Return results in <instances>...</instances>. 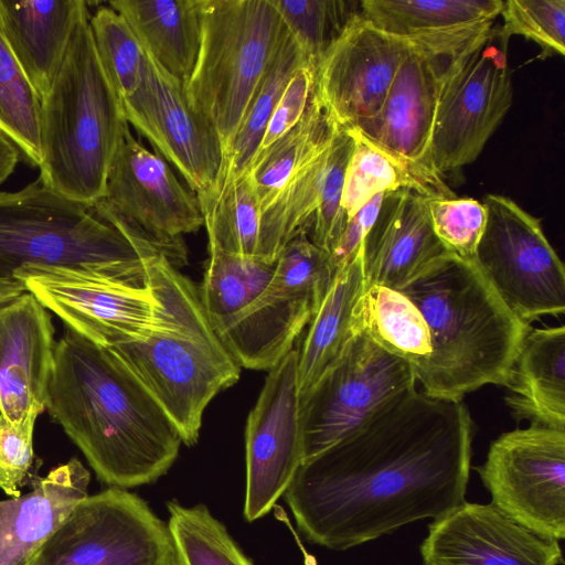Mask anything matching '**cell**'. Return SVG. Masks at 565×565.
<instances>
[{
    "label": "cell",
    "mask_w": 565,
    "mask_h": 565,
    "mask_svg": "<svg viewBox=\"0 0 565 565\" xmlns=\"http://www.w3.org/2000/svg\"><path fill=\"white\" fill-rule=\"evenodd\" d=\"M471 441L461 401L415 388L303 461L282 497L307 541L344 551L463 503Z\"/></svg>",
    "instance_id": "obj_1"
},
{
    "label": "cell",
    "mask_w": 565,
    "mask_h": 565,
    "mask_svg": "<svg viewBox=\"0 0 565 565\" xmlns=\"http://www.w3.org/2000/svg\"><path fill=\"white\" fill-rule=\"evenodd\" d=\"M46 409L110 487L152 483L183 444L170 416L116 352L67 327L55 344Z\"/></svg>",
    "instance_id": "obj_2"
},
{
    "label": "cell",
    "mask_w": 565,
    "mask_h": 565,
    "mask_svg": "<svg viewBox=\"0 0 565 565\" xmlns=\"http://www.w3.org/2000/svg\"><path fill=\"white\" fill-rule=\"evenodd\" d=\"M399 291L428 327L430 355L417 376L426 395L462 401L481 386L504 385L531 327L475 263L448 253Z\"/></svg>",
    "instance_id": "obj_3"
},
{
    "label": "cell",
    "mask_w": 565,
    "mask_h": 565,
    "mask_svg": "<svg viewBox=\"0 0 565 565\" xmlns=\"http://www.w3.org/2000/svg\"><path fill=\"white\" fill-rule=\"evenodd\" d=\"M157 315L141 335L110 347L194 445L212 398L235 384L241 366L215 334L199 290L164 254L147 264Z\"/></svg>",
    "instance_id": "obj_4"
},
{
    "label": "cell",
    "mask_w": 565,
    "mask_h": 565,
    "mask_svg": "<svg viewBox=\"0 0 565 565\" xmlns=\"http://www.w3.org/2000/svg\"><path fill=\"white\" fill-rule=\"evenodd\" d=\"M89 12L41 99L38 180L63 198L93 207L128 122L95 47Z\"/></svg>",
    "instance_id": "obj_5"
},
{
    "label": "cell",
    "mask_w": 565,
    "mask_h": 565,
    "mask_svg": "<svg viewBox=\"0 0 565 565\" xmlns=\"http://www.w3.org/2000/svg\"><path fill=\"white\" fill-rule=\"evenodd\" d=\"M163 254L147 239L100 217L35 180L0 191V278L28 264L128 269Z\"/></svg>",
    "instance_id": "obj_6"
},
{
    "label": "cell",
    "mask_w": 565,
    "mask_h": 565,
    "mask_svg": "<svg viewBox=\"0 0 565 565\" xmlns=\"http://www.w3.org/2000/svg\"><path fill=\"white\" fill-rule=\"evenodd\" d=\"M199 10L200 49L183 92L224 159L287 26L271 0H199Z\"/></svg>",
    "instance_id": "obj_7"
},
{
    "label": "cell",
    "mask_w": 565,
    "mask_h": 565,
    "mask_svg": "<svg viewBox=\"0 0 565 565\" xmlns=\"http://www.w3.org/2000/svg\"><path fill=\"white\" fill-rule=\"evenodd\" d=\"M199 296L215 334L239 366L270 370L318 308L274 278L275 263L209 249Z\"/></svg>",
    "instance_id": "obj_8"
},
{
    "label": "cell",
    "mask_w": 565,
    "mask_h": 565,
    "mask_svg": "<svg viewBox=\"0 0 565 565\" xmlns=\"http://www.w3.org/2000/svg\"><path fill=\"white\" fill-rule=\"evenodd\" d=\"M148 262L118 270L28 264L13 278L65 327L110 348L141 335L154 321Z\"/></svg>",
    "instance_id": "obj_9"
},
{
    "label": "cell",
    "mask_w": 565,
    "mask_h": 565,
    "mask_svg": "<svg viewBox=\"0 0 565 565\" xmlns=\"http://www.w3.org/2000/svg\"><path fill=\"white\" fill-rule=\"evenodd\" d=\"M25 565H175L168 523L126 489L81 500Z\"/></svg>",
    "instance_id": "obj_10"
},
{
    "label": "cell",
    "mask_w": 565,
    "mask_h": 565,
    "mask_svg": "<svg viewBox=\"0 0 565 565\" xmlns=\"http://www.w3.org/2000/svg\"><path fill=\"white\" fill-rule=\"evenodd\" d=\"M93 209L159 248L175 266L185 263L184 234L204 225L196 194L181 184L169 163L125 128L113 158L104 196Z\"/></svg>",
    "instance_id": "obj_11"
},
{
    "label": "cell",
    "mask_w": 565,
    "mask_h": 565,
    "mask_svg": "<svg viewBox=\"0 0 565 565\" xmlns=\"http://www.w3.org/2000/svg\"><path fill=\"white\" fill-rule=\"evenodd\" d=\"M416 383L407 362L359 332L341 359L300 397L303 461L355 433Z\"/></svg>",
    "instance_id": "obj_12"
},
{
    "label": "cell",
    "mask_w": 565,
    "mask_h": 565,
    "mask_svg": "<svg viewBox=\"0 0 565 565\" xmlns=\"http://www.w3.org/2000/svg\"><path fill=\"white\" fill-rule=\"evenodd\" d=\"M509 39L493 24L445 78L429 145L441 177L477 159L512 104Z\"/></svg>",
    "instance_id": "obj_13"
},
{
    "label": "cell",
    "mask_w": 565,
    "mask_h": 565,
    "mask_svg": "<svg viewBox=\"0 0 565 565\" xmlns=\"http://www.w3.org/2000/svg\"><path fill=\"white\" fill-rule=\"evenodd\" d=\"M475 264L524 322L565 312V270L541 222L511 199L488 194Z\"/></svg>",
    "instance_id": "obj_14"
},
{
    "label": "cell",
    "mask_w": 565,
    "mask_h": 565,
    "mask_svg": "<svg viewBox=\"0 0 565 565\" xmlns=\"http://www.w3.org/2000/svg\"><path fill=\"white\" fill-rule=\"evenodd\" d=\"M492 25L479 23L415 38L381 109L351 129L396 157L438 174L430 163L429 145L443 84L456 61Z\"/></svg>",
    "instance_id": "obj_15"
},
{
    "label": "cell",
    "mask_w": 565,
    "mask_h": 565,
    "mask_svg": "<svg viewBox=\"0 0 565 565\" xmlns=\"http://www.w3.org/2000/svg\"><path fill=\"white\" fill-rule=\"evenodd\" d=\"M477 470L498 509L543 537H565V430L507 431Z\"/></svg>",
    "instance_id": "obj_16"
},
{
    "label": "cell",
    "mask_w": 565,
    "mask_h": 565,
    "mask_svg": "<svg viewBox=\"0 0 565 565\" xmlns=\"http://www.w3.org/2000/svg\"><path fill=\"white\" fill-rule=\"evenodd\" d=\"M245 446L244 516L253 522L273 509L303 462L296 349L268 370L247 418Z\"/></svg>",
    "instance_id": "obj_17"
},
{
    "label": "cell",
    "mask_w": 565,
    "mask_h": 565,
    "mask_svg": "<svg viewBox=\"0 0 565 565\" xmlns=\"http://www.w3.org/2000/svg\"><path fill=\"white\" fill-rule=\"evenodd\" d=\"M121 104L128 125L179 171L198 198L212 192L222 145L214 128L189 105L181 83L146 54L140 84Z\"/></svg>",
    "instance_id": "obj_18"
},
{
    "label": "cell",
    "mask_w": 565,
    "mask_h": 565,
    "mask_svg": "<svg viewBox=\"0 0 565 565\" xmlns=\"http://www.w3.org/2000/svg\"><path fill=\"white\" fill-rule=\"evenodd\" d=\"M416 39L385 33L359 15L316 68L315 94L338 127L351 129L382 107Z\"/></svg>",
    "instance_id": "obj_19"
},
{
    "label": "cell",
    "mask_w": 565,
    "mask_h": 565,
    "mask_svg": "<svg viewBox=\"0 0 565 565\" xmlns=\"http://www.w3.org/2000/svg\"><path fill=\"white\" fill-rule=\"evenodd\" d=\"M423 565H559V542L526 529L494 504L463 502L433 520Z\"/></svg>",
    "instance_id": "obj_20"
},
{
    "label": "cell",
    "mask_w": 565,
    "mask_h": 565,
    "mask_svg": "<svg viewBox=\"0 0 565 565\" xmlns=\"http://www.w3.org/2000/svg\"><path fill=\"white\" fill-rule=\"evenodd\" d=\"M55 344L51 315L32 294L0 308V414L12 424L46 409Z\"/></svg>",
    "instance_id": "obj_21"
},
{
    "label": "cell",
    "mask_w": 565,
    "mask_h": 565,
    "mask_svg": "<svg viewBox=\"0 0 565 565\" xmlns=\"http://www.w3.org/2000/svg\"><path fill=\"white\" fill-rule=\"evenodd\" d=\"M448 253L434 232L428 198L398 190L384 194L361 260L366 284L399 290Z\"/></svg>",
    "instance_id": "obj_22"
},
{
    "label": "cell",
    "mask_w": 565,
    "mask_h": 565,
    "mask_svg": "<svg viewBox=\"0 0 565 565\" xmlns=\"http://www.w3.org/2000/svg\"><path fill=\"white\" fill-rule=\"evenodd\" d=\"M90 475L76 458L35 481L26 494L0 501V565H25L88 495Z\"/></svg>",
    "instance_id": "obj_23"
},
{
    "label": "cell",
    "mask_w": 565,
    "mask_h": 565,
    "mask_svg": "<svg viewBox=\"0 0 565 565\" xmlns=\"http://www.w3.org/2000/svg\"><path fill=\"white\" fill-rule=\"evenodd\" d=\"M88 12L84 0H0V30L41 99L62 66L78 23Z\"/></svg>",
    "instance_id": "obj_24"
},
{
    "label": "cell",
    "mask_w": 565,
    "mask_h": 565,
    "mask_svg": "<svg viewBox=\"0 0 565 565\" xmlns=\"http://www.w3.org/2000/svg\"><path fill=\"white\" fill-rule=\"evenodd\" d=\"M516 420L565 430V328L530 329L504 383Z\"/></svg>",
    "instance_id": "obj_25"
},
{
    "label": "cell",
    "mask_w": 565,
    "mask_h": 565,
    "mask_svg": "<svg viewBox=\"0 0 565 565\" xmlns=\"http://www.w3.org/2000/svg\"><path fill=\"white\" fill-rule=\"evenodd\" d=\"M366 285L361 256L334 274L296 349L299 397L341 359L356 335L354 311Z\"/></svg>",
    "instance_id": "obj_26"
},
{
    "label": "cell",
    "mask_w": 565,
    "mask_h": 565,
    "mask_svg": "<svg viewBox=\"0 0 565 565\" xmlns=\"http://www.w3.org/2000/svg\"><path fill=\"white\" fill-rule=\"evenodd\" d=\"M108 6L127 21L145 53L184 86L200 49L199 0H111Z\"/></svg>",
    "instance_id": "obj_27"
},
{
    "label": "cell",
    "mask_w": 565,
    "mask_h": 565,
    "mask_svg": "<svg viewBox=\"0 0 565 565\" xmlns=\"http://www.w3.org/2000/svg\"><path fill=\"white\" fill-rule=\"evenodd\" d=\"M348 130L354 146L345 171L342 195L347 220L377 193L409 190L428 199L456 198L441 175L396 157L355 129Z\"/></svg>",
    "instance_id": "obj_28"
},
{
    "label": "cell",
    "mask_w": 565,
    "mask_h": 565,
    "mask_svg": "<svg viewBox=\"0 0 565 565\" xmlns=\"http://www.w3.org/2000/svg\"><path fill=\"white\" fill-rule=\"evenodd\" d=\"M354 328L407 362L417 380L430 355V337L420 311L405 295L367 284L355 307Z\"/></svg>",
    "instance_id": "obj_29"
},
{
    "label": "cell",
    "mask_w": 565,
    "mask_h": 565,
    "mask_svg": "<svg viewBox=\"0 0 565 565\" xmlns=\"http://www.w3.org/2000/svg\"><path fill=\"white\" fill-rule=\"evenodd\" d=\"M308 60L287 29L252 98L231 149L222 160L214 189L207 195L199 198V201L214 196L249 171L281 93L295 72Z\"/></svg>",
    "instance_id": "obj_30"
},
{
    "label": "cell",
    "mask_w": 565,
    "mask_h": 565,
    "mask_svg": "<svg viewBox=\"0 0 565 565\" xmlns=\"http://www.w3.org/2000/svg\"><path fill=\"white\" fill-rule=\"evenodd\" d=\"M501 0H362L361 17L399 38H419L494 22Z\"/></svg>",
    "instance_id": "obj_31"
},
{
    "label": "cell",
    "mask_w": 565,
    "mask_h": 565,
    "mask_svg": "<svg viewBox=\"0 0 565 565\" xmlns=\"http://www.w3.org/2000/svg\"><path fill=\"white\" fill-rule=\"evenodd\" d=\"M339 128L313 90L301 120L257 154L249 168L262 213L275 201L292 174L331 143Z\"/></svg>",
    "instance_id": "obj_32"
},
{
    "label": "cell",
    "mask_w": 565,
    "mask_h": 565,
    "mask_svg": "<svg viewBox=\"0 0 565 565\" xmlns=\"http://www.w3.org/2000/svg\"><path fill=\"white\" fill-rule=\"evenodd\" d=\"M330 146L297 170L262 213L257 258L275 263L298 233L309 232L329 167Z\"/></svg>",
    "instance_id": "obj_33"
},
{
    "label": "cell",
    "mask_w": 565,
    "mask_h": 565,
    "mask_svg": "<svg viewBox=\"0 0 565 565\" xmlns=\"http://www.w3.org/2000/svg\"><path fill=\"white\" fill-rule=\"evenodd\" d=\"M200 205L209 249L257 258L262 211L250 171Z\"/></svg>",
    "instance_id": "obj_34"
},
{
    "label": "cell",
    "mask_w": 565,
    "mask_h": 565,
    "mask_svg": "<svg viewBox=\"0 0 565 565\" xmlns=\"http://www.w3.org/2000/svg\"><path fill=\"white\" fill-rule=\"evenodd\" d=\"M175 565H254L204 504L167 503Z\"/></svg>",
    "instance_id": "obj_35"
},
{
    "label": "cell",
    "mask_w": 565,
    "mask_h": 565,
    "mask_svg": "<svg viewBox=\"0 0 565 565\" xmlns=\"http://www.w3.org/2000/svg\"><path fill=\"white\" fill-rule=\"evenodd\" d=\"M41 98L28 79L0 30V134L21 158L39 167Z\"/></svg>",
    "instance_id": "obj_36"
},
{
    "label": "cell",
    "mask_w": 565,
    "mask_h": 565,
    "mask_svg": "<svg viewBox=\"0 0 565 565\" xmlns=\"http://www.w3.org/2000/svg\"><path fill=\"white\" fill-rule=\"evenodd\" d=\"M307 57L319 64L327 51L361 15V1L271 0Z\"/></svg>",
    "instance_id": "obj_37"
},
{
    "label": "cell",
    "mask_w": 565,
    "mask_h": 565,
    "mask_svg": "<svg viewBox=\"0 0 565 565\" xmlns=\"http://www.w3.org/2000/svg\"><path fill=\"white\" fill-rule=\"evenodd\" d=\"M89 24L102 66L122 100L140 84L146 53L127 21L111 7H98Z\"/></svg>",
    "instance_id": "obj_38"
},
{
    "label": "cell",
    "mask_w": 565,
    "mask_h": 565,
    "mask_svg": "<svg viewBox=\"0 0 565 565\" xmlns=\"http://www.w3.org/2000/svg\"><path fill=\"white\" fill-rule=\"evenodd\" d=\"M354 140L348 129L339 128L330 146V159L319 205L308 235L311 242L330 255L347 225L342 209L345 171Z\"/></svg>",
    "instance_id": "obj_39"
},
{
    "label": "cell",
    "mask_w": 565,
    "mask_h": 565,
    "mask_svg": "<svg viewBox=\"0 0 565 565\" xmlns=\"http://www.w3.org/2000/svg\"><path fill=\"white\" fill-rule=\"evenodd\" d=\"M502 32L522 35L539 44L543 57L565 53L564 0H509L500 12Z\"/></svg>",
    "instance_id": "obj_40"
},
{
    "label": "cell",
    "mask_w": 565,
    "mask_h": 565,
    "mask_svg": "<svg viewBox=\"0 0 565 565\" xmlns=\"http://www.w3.org/2000/svg\"><path fill=\"white\" fill-rule=\"evenodd\" d=\"M428 212L434 232L446 249L473 263L487 223L486 205L470 198L428 199Z\"/></svg>",
    "instance_id": "obj_41"
},
{
    "label": "cell",
    "mask_w": 565,
    "mask_h": 565,
    "mask_svg": "<svg viewBox=\"0 0 565 565\" xmlns=\"http://www.w3.org/2000/svg\"><path fill=\"white\" fill-rule=\"evenodd\" d=\"M36 419L14 425L0 414V489L10 498L21 495L33 463V431Z\"/></svg>",
    "instance_id": "obj_42"
},
{
    "label": "cell",
    "mask_w": 565,
    "mask_h": 565,
    "mask_svg": "<svg viewBox=\"0 0 565 565\" xmlns=\"http://www.w3.org/2000/svg\"><path fill=\"white\" fill-rule=\"evenodd\" d=\"M316 68L308 60L291 76L273 110L256 156L301 120L315 90Z\"/></svg>",
    "instance_id": "obj_43"
},
{
    "label": "cell",
    "mask_w": 565,
    "mask_h": 565,
    "mask_svg": "<svg viewBox=\"0 0 565 565\" xmlns=\"http://www.w3.org/2000/svg\"><path fill=\"white\" fill-rule=\"evenodd\" d=\"M385 193L375 194L348 220L343 233L330 253L334 273L361 256L364 238L377 217Z\"/></svg>",
    "instance_id": "obj_44"
},
{
    "label": "cell",
    "mask_w": 565,
    "mask_h": 565,
    "mask_svg": "<svg viewBox=\"0 0 565 565\" xmlns=\"http://www.w3.org/2000/svg\"><path fill=\"white\" fill-rule=\"evenodd\" d=\"M20 159L17 147L0 134V185L13 173Z\"/></svg>",
    "instance_id": "obj_45"
},
{
    "label": "cell",
    "mask_w": 565,
    "mask_h": 565,
    "mask_svg": "<svg viewBox=\"0 0 565 565\" xmlns=\"http://www.w3.org/2000/svg\"><path fill=\"white\" fill-rule=\"evenodd\" d=\"M26 292L24 285L17 278H0V308Z\"/></svg>",
    "instance_id": "obj_46"
}]
</instances>
